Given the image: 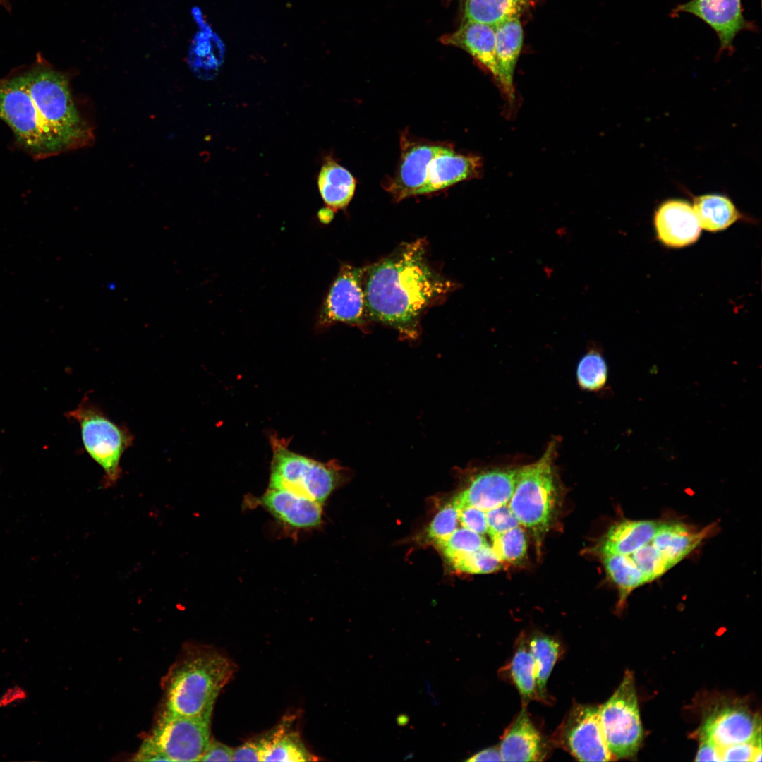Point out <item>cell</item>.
Segmentation results:
<instances>
[{"instance_id":"obj_1","label":"cell","mask_w":762,"mask_h":762,"mask_svg":"<svg viewBox=\"0 0 762 762\" xmlns=\"http://www.w3.org/2000/svg\"><path fill=\"white\" fill-rule=\"evenodd\" d=\"M0 119L34 158L90 146L92 124L81 112L62 73L35 66L0 81Z\"/></svg>"},{"instance_id":"obj_2","label":"cell","mask_w":762,"mask_h":762,"mask_svg":"<svg viewBox=\"0 0 762 762\" xmlns=\"http://www.w3.org/2000/svg\"><path fill=\"white\" fill-rule=\"evenodd\" d=\"M425 248L423 240L404 243L365 270L368 319L410 339L417 337L424 311L455 288L429 265Z\"/></svg>"},{"instance_id":"obj_3","label":"cell","mask_w":762,"mask_h":762,"mask_svg":"<svg viewBox=\"0 0 762 762\" xmlns=\"http://www.w3.org/2000/svg\"><path fill=\"white\" fill-rule=\"evenodd\" d=\"M234 671L231 662L217 651L186 646L163 678L164 710L188 717L211 715Z\"/></svg>"},{"instance_id":"obj_4","label":"cell","mask_w":762,"mask_h":762,"mask_svg":"<svg viewBox=\"0 0 762 762\" xmlns=\"http://www.w3.org/2000/svg\"><path fill=\"white\" fill-rule=\"evenodd\" d=\"M558 440L553 439L536 462L519 467L517 480L507 505L521 525L540 543L555 512L558 493L555 460Z\"/></svg>"},{"instance_id":"obj_5","label":"cell","mask_w":762,"mask_h":762,"mask_svg":"<svg viewBox=\"0 0 762 762\" xmlns=\"http://www.w3.org/2000/svg\"><path fill=\"white\" fill-rule=\"evenodd\" d=\"M271 442L269 488L286 490L322 504L342 479L343 468L334 461L324 463L295 453L277 437H272Z\"/></svg>"},{"instance_id":"obj_6","label":"cell","mask_w":762,"mask_h":762,"mask_svg":"<svg viewBox=\"0 0 762 762\" xmlns=\"http://www.w3.org/2000/svg\"><path fill=\"white\" fill-rule=\"evenodd\" d=\"M67 417L78 423L85 451L103 468L107 483L114 484L121 476V456L133 442L130 431L114 423L86 399L68 411Z\"/></svg>"},{"instance_id":"obj_7","label":"cell","mask_w":762,"mask_h":762,"mask_svg":"<svg viewBox=\"0 0 762 762\" xmlns=\"http://www.w3.org/2000/svg\"><path fill=\"white\" fill-rule=\"evenodd\" d=\"M602 729L614 759L636 755L643 740L638 699L632 673L624 677L612 696L599 707Z\"/></svg>"},{"instance_id":"obj_8","label":"cell","mask_w":762,"mask_h":762,"mask_svg":"<svg viewBox=\"0 0 762 762\" xmlns=\"http://www.w3.org/2000/svg\"><path fill=\"white\" fill-rule=\"evenodd\" d=\"M210 718L163 710L145 740L167 761H200L210 742Z\"/></svg>"},{"instance_id":"obj_9","label":"cell","mask_w":762,"mask_h":762,"mask_svg":"<svg viewBox=\"0 0 762 762\" xmlns=\"http://www.w3.org/2000/svg\"><path fill=\"white\" fill-rule=\"evenodd\" d=\"M365 270L346 264L340 267L318 314V329L337 322L361 326L367 322L363 287Z\"/></svg>"},{"instance_id":"obj_10","label":"cell","mask_w":762,"mask_h":762,"mask_svg":"<svg viewBox=\"0 0 762 762\" xmlns=\"http://www.w3.org/2000/svg\"><path fill=\"white\" fill-rule=\"evenodd\" d=\"M558 731L560 744L578 761L615 760L602 729L599 707L573 706Z\"/></svg>"},{"instance_id":"obj_11","label":"cell","mask_w":762,"mask_h":762,"mask_svg":"<svg viewBox=\"0 0 762 762\" xmlns=\"http://www.w3.org/2000/svg\"><path fill=\"white\" fill-rule=\"evenodd\" d=\"M691 14L708 25L720 42L719 53H732L734 41L742 31H756V25L744 16L742 0H689L678 4L671 16Z\"/></svg>"},{"instance_id":"obj_12","label":"cell","mask_w":762,"mask_h":762,"mask_svg":"<svg viewBox=\"0 0 762 762\" xmlns=\"http://www.w3.org/2000/svg\"><path fill=\"white\" fill-rule=\"evenodd\" d=\"M699 739L713 742L720 749L761 738V718L737 703L715 706L704 718L698 732Z\"/></svg>"},{"instance_id":"obj_13","label":"cell","mask_w":762,"mask_h":762,"mask_svg":"<svg viewBox=\"0 0 762 762\" xmlns=\"http://www.w3.org/2000/svg\"><path fill=\"white\" fill-rule=\"evenodd\" d=\"M519 467H495L473 473L466 488L452 500L457 508L474 507L488 511L507 504L517 480Z\"/></svg>"},{"instance_id":"obj_14","label":"cell","mask_w":762,"mask_h":762,"mask_svg":"<svg viewBox=\"0 0 762 762\" xmlns=\"http://www.w3.org/2000/svg\"><path fill=\"white\" fill-rule=\"evenodd\" d=\"M653 222L657 238L669 248L695 243L702 229L692 205L682 199L662 202L655 211Z\"/></svg>"},{"instance_id":"obj_15","label":"cell","mask_w":762,"mask_h":762,"mask_svg":"<svg viewBox=\"0 0 762 762\" xmlns=\"http://www.w3.org/2000/svg\"><path fill=\"white\" fill-rule=\"evenodd\" d=\"M256 503L291 528H310L322 523V504L286 490L269 488Z\"/></svg>"},{"instance_id":"obj_16","label":"cell","mask_w":762,"mask_h":762,"mask_svg":"<svg viewBox=\"0 0 762 762\" xmlns=\"http://www.w3.org/2000/svg\"><path fill=\"white\" fill-rule=\"evenodd\" d=\"M499 746L502 761H542L548 753V744L530 719L526 706H522L506 730Z\"/></svg>"},{"instance_id":"obj_17","label":"cell","mask_w":762,"mask_h":762,"mask_svg":"<svg viewBox=\"0 0 762 762\" xmlns=\"http://www.w3.org/2000/svg\"><path fill=\"white\" fill-rule=\"evenodd\" d=\"M442 146L418 143L404 147L398 171L387 186L394 198L400 200L421 194L426 183L428 164Z\"/></svg>"},{"instance_id":"obj_18","label":"cell","mask_w":762,"mask_h":762,"mask_svg":"<svg viewBox=\"0 0 762 762\" xmlns=\"http://www.w3.org/2000/svg\"><path fill=\"white\" fill-rule=\"evenodd\" d=\"M478 157L456 153L451 147L442 146L428 167L426 183L421 194L435 192L480 174Z\"/></svg>"},{"instance_id":"obj_19","label":"cell","mask_w":762,"mask_h":762,"mask_svg":"<svg viewBox=\"0 0 762 762\" xmlns=\"http://www.w3.org/2000/svg\"><path fill=\"white\" fill-rule=\"evenodd\" d=\"M497 82L509 102L514 101V74L523 44V29L519 17L495 27Z\"/></svg>"},{"instance_id":"obj_20","label":"cell","mask_w":762,"mask_h":762,"mask_svg":"<svg viewBox=\"0 0 762 762\" xmlns=\"http://www.w3.org/2000/svg\"><path fill=\"white\" fill-rule=\"evenodd\" d=\"M660 525L653 520L619 521L609 528L600 543L598 551L601 555H630L652 541Z\"/></svg>"},{"instance_id":"obj_21","label":"cell","mask_w":762,"mask_h":762,"mask_svg":"<svg viewBox=\"0 0 762 762\" xmlns=\"http://www.w3.org/2000/svg\"><path fill=\"white\" fill-rule=\"evenodd\" d=\"M445 42L468 52L497 81L495 27L466 20L456 32L447 37Z\"/></svg>"},{"instance_id":"obj_22","label":"cell","mask_w":762,"mask_h":762,"mask_svg":"<svg viewBox=\"0 0 762 762\" xmlns=\"http://www.w3.org/2000/svg\"><path fill=\"white\" fill-rule=\"evenodd\" d=\"M691 196L692 206L700 226L707 231L718 232L739 221H752L726 195L712 193Z\"/></svg>"},{"instance_id":"obj_23","label":"cell","mask_w":762,"mask_h":762,"mask_svg":"<svg viewBox=\"0 0 762 762\" xmlns=\"http://www.w3.org/2000/svg\"><path fill=\"white\" fill-rule=\"evenodd\" d=\"M708 531H694L680 523L660 524L651 543L673 567L699 545Z\"/></svg>"},{"instance_id":"obj_24","label":"cell","mask_w":762,"mask_h":762,"mask_svg":"<svg viewBox=\"0 0 762 762\" xmlns=\"http://www.w3.org/2000/svg\"><path fill=\"white\" fill-rule=\"evenodd\" d=\"M320 194L327 207L332 211L346 207L356 189L351 174L332 157H325L318 176Z\"/></svg>"},{"instance_id":"obj_25","label":"cell","mask_w":762,"mask_h":762,"mask_svg":"<svg viewBox=\"0 0 762 762\" xmlns=\"http://www.w3.org/2000/svg\"><path fill=\"white\" fill-rule=\"evenodd\" d=\"M508 667L513 683L521 696L522 706H526L531 701L538 700L535 662L526 636L521 634L518 639Z\"/></svg>"},{"instance_id":"obj_26","label":"cell","mask_w":762,"mask_h":762,"mask_svg":"<svg viewBox=\"0 0 762 762\" xmlns=\"http://www.w3.org/2000/svg\"><path fill=\"white\" fill-rule=\"evenodd\" d=\"M528 645L535 662L538 700L548 703L547 682L562 653L561 645L556 639L543 634H533Z\"/></svg>"},{"instance_id":"obj_27","label":"cell","mask_w":762,"mask_h":762,"mask_svg":"<svg viewBox=\"0 0 762 762\" xmlns=\"http://www.w3.org/2000/svg\"><path fill=\"white\" fill-rule=\"evenodd\" d=\"M601 556L607 576L618 588V606L621 608L630 593L647 581L630 555L610 554Z\"/></svg>"},{"instance_id":"obj_28","label":"cell","mask_w":762,"mask_h":762,"mask_svg":"<svg viewBox=\"0 0 762 762\" xmlns=\"http://www.w3.org/2000/svg\"><path fill=\"white\" fill-rule=\"evenodd\" d=\"M528 0H466L465 18L495 27L513 17H519Z\"/></svg>"},{"instance_id":"obj_29","label":"cell","mask_w":762,"mask_h":762,"mask_svg":"<svg viewBox=\"0 0 762 762\" xmlns=\"http://www.w3.org/2000/svg\"><path fill=\"white\" fill-rule=\"evenodd\" d=\"M262 761L300 762L315 760L298 737L293 733H279L262 739Z\"/></svg>"},{"instance_id":"obj_30","label":"cell","mask_w":762,"mask_h":762,"mask_svg":"<svg viewBox=\"0 0 762 762\" xmlns=\"http://www.w3.org/2000/svg\"><path fill=\"white\" fill-rule=\"evenodd\" d=\"M490 538L492 548L502 562L518 564L524 559L528 548L527 538L520 526Z\"/></svg>"},{"instance_id":"obj_31","label":"cell","mask_w":762,"mask_h":762,"mask_svg":"<svg viewBox=\"0 0 762 762\" xmlns=\"http://www.w3.org/2000/svg\"><path fill=\"white\" fill-rule=\"evenodd\" d=\"M487 544L482 535L462 527L456 528L447 539L436 547L452 563Z\"/></svg>"},{"instance_id":"obj_32","label":"cell","mask_w":762,"mask_h":762,"mask_svg":"<svg viewBox=\"0 0 762 762\" xmlns=\"http://www.w3.org/2000/svg\"><path fill=\"white\" fill-rule=\"evenodd\" d=\"M577 380L583 389L597 391L607 380V366L603 356L591 350L581 359L577 368Z\"/></svg>"},{"instance_id":"obj_33","label":"cell","mask_w":762,"mask_h":762,"mask_svg":"<svg viewBox=\"0 0 762 762\" xmlns=\"http://www.w3.org/2000/svg\"><path fill=\"white\" fill-rule=\"evenodd\" d=\"M458 521V508L452 500L437 512L423 531L422 541L433 543L437 546L447 539L456 529Z\"/></svg>"},{"instance_id":"obj_34","label":"cell","mask_w":762,"mask_h":762,"mask_svg":"<svg viewBox=\"0 0 762 762\" xmlns=\"http://www.w3.org/2000/svg\"><path fill=\"white\" fill-rule=\"evenodd\" d=\"M451 564L456 571L468 574L492 573L500 569L502 566V562L489 544L454 560Z\"/></svg>"},{"instance_id":"obj_35","label":"cell","mask_w":762,"mask_h":762,"mask_svg":"<svg viewBox=\"0 0 762 762\" xmlns=\"http://www.w3.org/2000/svg\"><path fill=\"white\" fill-rule=\"evenodd\" d=\"M630 556L643 574L647 583L663 576L672 567L651 542L642 546Z\"/></svg>"},{"instance_id":"obj_36","label":"cell","mask_w":762,"mask_h":762,"mask_svg":"<svg viewBox=\"0 0 762 762\" xmlns=\"http://www.w3.org/2000/svg\"><path fill=\"white\" fill-rule=\"evenodd\" d=\"M721 761H761V738L720 748Z\"/></svg>"},{"instance_id":"obj_37","label":"cell","mask_w":762,"mask_h":762,"mask_svg":"<svg viewBox=\"0 0 762 762\" xmlns=\"http://www.w3.org/2000/svg\"><path fill=\"white\" fill-rule=\"evenodd\" d=\"M488 533L490 537L520 525L507 504L486 511Z\"/></svg>"},{"instance_id":"obj_38","label":"cell","mask_w":762,"mask_h":762,"mask_svg":"<svg viewBox=\"0 0 762 762\" xmlns=\"http://www.w3.org/2000/svg\"><path fill=\"white\" fill-rule=\"evenodd\" d=\"M459 521L463 527L480 535L488 533L486 512L467 506L458 508Z\"/></svg>"},{"instance_id":"obj_39","label":"cell","mask_w":762,"mask_h":762,"mask_svg":"<svg viewBox=\"0 0 762 762\" xmlns=\"http://www.w3.org/2000/svg\"><path fill=\"white\" fill-rule=\"evenodd\" d=\"M262 740L250 741L233 750L232 761H262Z\"/></svg>"},{"instance_id":"obj_40","label":"cell","mask_w":762,"mask_h":762,"mask_svg":"<svg viewBox=\"0 0 762 762\" xmlns=\"http://www.w3.org/2000/svg\"><path fill=\"white\" fill-rule=\"evenodd\" d=\"M234 749L215 740H210L200 761H232Z\"/></svg>"},{"instance_id":"obj_41","label":"cell","mask_w":762,"mask_h":762,"mask_svg":"<svg viewBox=\"0 0 762 762\" xmlns=\"http://www.w3.org/2000/svg\"><path fill=\"white\" fill-rule=\"evenodd\" d=\"M695 761H721L720 749L713 742L701 739Z\"/></svg>"},{"instance_id":"obj_42","label":"cell","mask_w":762,"mask_h":762,"mask_svg":"<svg viewBox=\"0 0 762 762\" xmlns=\"http://www.w3.org/2000/svg\"><path fill=\"white\" fill-rule=\"evenodd\" d=\"M28 697L25 689L19 686L7 689L0 695V708L24 701Z\"/></svg>"},{"instance_id":"obj_43","label":"cell","mask_w":762,"mask_h":762,"mask_svg":"<svg viewBox=\"0 0 762 762\" xmlns=\"http://www.w3.org/2000/svg\"><path fill=\"white\" fill-rule=\"evenodd\" d=\"M466 761H502L500 746H494L483 749L467 758Z\"/></svg>"},{"instance_id":"obj_44","label":"cell","mask_w":762,"mask_h":762,"mask_svg":"<svg viewBox=\"0 0 762 762\" xmlns=\"http://www.w3.org/2000/svg\"><path fill=\"white\" fill-rule=\"evenodd\" d=\"M4 1H6V0H4Z\"/></svg>"}]
</instances>
